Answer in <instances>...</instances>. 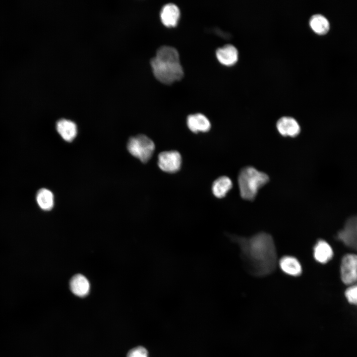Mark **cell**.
Wrapping results in <instances>:
<instances>
[{
	"instance_id": "obj_2",
	"label": "cell",
	"mask_w": 357,
	"mask_h": 357,
	"mask_svg": "<svg viewBox=\"0 0 357 357\" xmlns=\"http://www.w3.org/2000/svg\"><path fill=\"white\" fill-rule=\"evenodd\" d=\"M153 74L160 82L170 84L181 79L184 72L178 51L171 47L159 49L150 60Z\"/></svg>"
},
{
	"instance_id": "obj_8",
	"label": "cell",
	"mask_w": 357,
	"mask_h": 357,
	"mask_svg": "<svg viewBox=\"0 0 357 357\" xmlns=\"http://www.w3.org/2000/svg\"><path fill=\"white\" fill-rule=\"evenodd\" d=\"M180 16V10L175 3L170 2L165 4L160 11V18L162 23L166 26H176Z\"/></svg>"
},
{
	"instance_id": "obj_16",
	"label": "cell",
	"mask_w": 357,
	"mask_h": 357,
	"mask_svg": "<svg viewBox=\"0 0 357 357\" xmlns=\"http://www.w3.org/2000/svg\"><path fill=\"white\" fill-rule=\"evenodd\" d=\"M309 25L311 29L317 34L324 35L327 33L330 28L328 19L323 15L316 14L311 16L309 19Z\"/></svg>"
},
{
	"instance_id": "obj_14",
	"label": "cell",
	"mask_w": 357,
	"mask_h": 357,
	"mask_svg": "<svg viewBox=\"0 0 357 357\" xmlns=\"http://www.w3.org/2000/svg\"><path fill=\"white\" fill-rule=\"evenodd\" d=\"M313 254L317 261L325 263L332 258L333 251L331 246L326 241L319 240L314 247Z\"/></svg>"
},
{
	"instance_id": "obj_10",
	"label": "cell",
	"mask_w": 357,
	"mask_h": 357,
	"mask_svg": "<svg viewBox=\"0 0 357 357\" xmlns=\"http://www.w3.org/2000/svg\"><path fill=\"white\" fill-rule=\"evenodd\" d=\"M187 125L194 133L206 132L210 130L211 123L207 118L200 113L191 114L187 118Z\"/></svg>"
},
{
	"instance_id": "obj_3",
	"label": "cell",
	"mask_w": 357,
	"mask_h": 357,
	"mask_svg": "<svg viewBox=\"0 0 357 357\" xmlns=\"http://www.w3.org/2000/svg\"><path fill=\"white\" fill-rule=\"evenodd\" d=\"M269 180L267 174L252 167L243 168L238 177L240 196L244 199L253 200L259 189L266 184Z\"/></svg>"
},
{
	"instance_id": "obj_9",
	"label": "cell",
	"mask_w": 357,
	"mask_h": 357,
	"mask_svg": "<svg viewBox=\"0 0 357 357\" xmlns=\"http://www.w3.org/2000/svg\"><path fill=\"white\" fill-rule=\"evenodd\" d=\"M216 55L221 63L231 65L237 61L238 53L235 46L229 44L218 48L216 51Z\"/></svg>"
},
{
	"instance_id": "obj_18",
	"label": "cell",
	"mask_w": 357,
	"mask_h": 357,
	"mask_svg": "<svg viewBox=\"0 0 357 357\" xmlns=\"http://www.w3.org/2000/svg\"><path fill=\"white\" fill-rule=\"evenodd\" d=\"M345 296L349 302L357 304V286L348 288L345 292Z\"/></svg>"
},
{
	"instance_id": "obj_6",
	"label": "cell",
	"mask_w": 357,
	"mask_h": 357,
	"mask_svg": "<svg viewBox=\"0 0 357 357\" xmlns=\"http://www.w3.org/2000/svg\"><path fill=\"white\" fill-rule=\"evenodd\" d=\"M181 164L180 154L177 151H164L158 155V166L165 172L176 173L179 170Z\"/></svg>"
},
{
	"instance_id": "obj_12",
	"label": "cell",
	"mask_w": 357,
	"mask_h": 357,
	"mask_svg": "<svg viewBox=\"0 0 357 357\" xmlns=\"http://www.w3.org/2000/svg\"><path fill=\"white\" fill-rule=\"evenodd\" d=\"M69 286L71 291L75 295L84 297L90 291V284L87 279L81 274H76L71 278Z\"/></svg>"
},
{
	"instance_id": "obj_5",
	"label": "cell",
	"mask_w": 357,
	"mask_h": 357,
	"mask_svg": "<svg viewBox=\"0 0 357 357\" xmlns=\"http://www.w3.org/2000/svg\"><path fill=\"white\" fill-rule=\"evenodd\" d=\"M341 276L343 282L351 285L357 282V255L348 254L342 260Z\"/></svg>"
},
{
	"instance_id": "obj_11",
	"label": "cell",
	"mask_w": 357,
	"mask_h": 357,
	"mask_svg": "<svg viewBox=\"0 0 357 357\" xmlns=\"http://www.w3.org/2000/svg\"><path fill=\"white\" fill-rule=\"evenodd\" d=\"M56 129L61 137L67 142L72 141L77 135L76 124L69 119H59L56 123Z\"/></svg>"
},
{
	"instance_id": "obj_13",
	"label": "cell",
	"mask_w": 357,
	"mask_h": 357,
	"mask_svg": "<svg viewBox=\"0 0 357 357\" xmlns=\"http://www.w3.org/2000/svg\"><path fill=\"white\" fill-rule=\"evenodd\" d=\"M281 269L285 273L293 276H298L302 272L301 266L295 257L285 256L279 261Z\"/></svg>"
},
{
	"instance_id": "obj_15",
	"label": "cell",
	"mask_w": 357,
	"mask_h": 357,
	"mask_svg": "<svg viewBox=\"0 0 357 357\" xmlns=\"http://www.w3.org/2000/svg\"><path fill=\"white\" fill-rule=\"evenodd\" d=\"M232 186V181L229 178L226 176L221 177L216 179L212 184L213 194L217 198H223Z\"/></svg>"
},
{
	"instance_id": "obj_1",
	"label": "cell",
	"mask_w": 357,
	"mask_h": 357,
	"mask_svg": "<svg viewBox=\"0 0 357 357\" xmlns=\"http://www.w3.org/2000/svg\"><path fill=\"white\" fill-rule=\"evenodd\" d=\"M232 241L239 246L246 269L258 277L272 273L277 264V253L272 237L260 233L249 238L228 235Z\"/></svg>"
},
{
	"instance_id": "obj_7",
	"label": "cell",
	"mask_w": 357,
	"mask_h": 357,
	"mask_svg": "<svg viewBox=\"0 0 357 357\" xmlns=\"http://www.w3.org/2000/svg\"><path fill=\"white\" fill-rule=\"evenodd\" d=\"M276 127L279 132L284 136L294 137L298 135L300 128L298 121L290 117H283L277 122Z\"/></svg>"
},
{
	"instance_id": "obj_17",
	"label": "cell",
	"mask_w": 357,
	"mask_h": 357,
	"mask_svg": "<svg viewBox=\"0 0 357 357\" xmlns=\"http://www.w3.org/2000/svg\"><path fill=\"white\" fill-rule=\"evenodd\" d=\"M36 201L42 209L50 210L54 206V195L50 190L45 188H41L37 193Z\"/></svg>"
},
{
	"instance_id": "obj_4",
	"label": "cell",
	"mask_w": 357,
	"mask_h": 357,
	"mask_svg": "<svg viewBox=\"0 0 357 357\" xmlns=\"http://www.w3.org/2000/svg\"><path fill=\"white\" fill-rule=\"evenodd\" d=\"M129 152L142 163H146L152 157L155 150L153 141L143 134L131 137L128 141Z\"/></svg>"
},
{
	"instance_id": "obj_19",
	"label": "cell",
	"mask_w": 357,
	"mask_h": 357,
	"mask_svg": "<svg viewBox=\"0 0 357 357\" xmlns=\"http://www.w3.org/2000/svg\"><path fill=\"white\" fill-rule=\"evenodd\" d=\"M127 357H148V352L145 348L139 346L130 350Z\"/></svg>"
}]
</instances>
